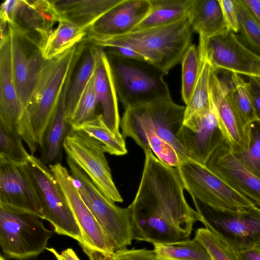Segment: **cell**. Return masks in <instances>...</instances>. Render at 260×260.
<instances>
[{"label":"cell","instance_id":"6da1fadb","mask_svg":"<svg viewBox=\"0 0 260 260\" xmlns=\"http://www.w3.org/2000/svg\"><path fill=\"white\" fill-rule=\"evenodd\" d=\"M135 198L129 205L133 239L152 244L190 238L197 211L187 203L176 168L159 160L150 150Z\"/></svg>","mask_w":260,"mask_h":260},{"label":"cell","instance_id":"7a4b0ae2","mask_svg":"<svg viewBox=\"0 0 260 260\" xmlns=\"http://www.w3.org/2000/svg\"><path fill=\"white\" fill-rule=\"evenodd\" d=\"M84 48L82 45H76L45 61L18 127L31 154L40 147L66 81Z\"/></svg>","mask_w":260,"mask_h":260},{"label":"cell","instance_id":"3957f363","mask_svg":"<svg viewBox=\"0 0 260 260\" xmlns=\"http://www.w3.org/2000/svg\"><path fill=\"white\" fill-rule=\"evenodd\" d=\"M192 30L187 17L174 23L111 38L88 34L86 41L103 48L118 46L128 47L142 55L164 74L181 63L191 44Z\"/></svg>","mask_w":260,"mask_h":260},{"label":"cell","instance_id":"277c9868","mask_svg":"<svg viewBox=\"0 0 260 260\" xmlns=\"http://www.w3.org/2000/svg\"><path fill=\"white\" fill-rule=\"evenodd\" d=\"M185 109L172 98L125 109L120 120L121 135L124 139L132 138L144 151L149 140L160 138L176 148L183 161L189 158L178 139Z\"/></svg>","mask_w":260,"mask_h":260},{"label":"cell","instance_id":"5b68a950","mask_svg":"<svg viewBox=\"0 0 260 260\" xmlns=\"http://www.w3.org/2000/svg\"><path fill=\"white\" fill-rule=\"evenodd\" d=\"M107 54L117 95L125 109L171 98L163 78L165 75L157 67L147 61Z\"/></svg>","mask_w":260,"mask_h":260},{"label":"cell","instance_id":"8992f818","mask_svg":"<svg viewBox=\"0 0 260 260\" xmlns=\"http://www.w3.org/2000/svg\"><path fill=\"white\" fill-rule=\"evenodd\" d=\"M184 189L193 197L219 212L248 215L260 211L257 207L234 190L206 165L190 158L176 168Z\"/></svg>","mask_w":260,"mask_h":260},{"label":"cell","instance_id":"52a82bcc","mask_svg":"<svg viewBox=\"0 0 260 260\" xmlns=\"http://www.w3.org/2000/svg\"><path fill=\"white\" fill-rule=\"evenodd\" d=\"M66 160L81 198L112 244L115 251L131 245L134 239L128 207L123 208L116 206L67 156Z\"/></svg>","mask_w":260,"mask_h":260},{"label":"cell","instance_id":"ba28073f","mask_svg":"<svg viewBox=\"0 0 260 260\" xmlns=\"http://www.w3.org/2000/svg\"><path fill=\"white\" fill-rule=\"evenodd\" d=\"M52 234L38 216L0 206V245L8 258L37 256L47 248Z\"/></svg>","mask_w":260,"mask_h":260},{"label":"cell","instance_id":"9c48e42d","mask_svg":"<svg viewBox=\"0 0 260 260\" xmlns=\"http://www.w3.org/2000/svg\"><path fill=\"white\" fill-rule=\"evenodd\" d=\"M48 167L80 228L83 251L89 260H109L115 252L114 246L81 198L70 173L60 163Z\"/></svg>","mask_w":260,"mask_h":260},{"label":"cell","instance_id":"30bf717a","mask_svg":"<svg viewBox=\"0 0 260 260\" xmlns=\"http://www.w3.org/2000/svg\"><path fill=\"white\" fill-rule=\"evenodd\" d=\"M27 165L42 206L43 219L50 222L56 233L71 237L80 244V228L49 167L31 154Z\"/></svg>","mask_w":260,"mask_h":260},{"label":"cell","instance_id":"8fae6325","mask_svg":"<svg viewBox=\"0 0 260 260\" xmlns=\"http://www.w3.org/2000/svg\"><path fill=\"white\" fill-rule=\"evenodd\" d=\"M63 147L67 156L87 175L106 198L114 203L123 202L112 178L105 155V148L101 142L80 129L71 128Z\"/></svg>","mask_w":260,"mask_h":260},{"label":"cell","instance_id":"7c38bea8","mask_svg":"<svg viewBox=\"0 0 260 260\" xmlns=\"http://www.w3.org/2000/svg\"><path fill=\"white\" fill-rule=\"evenodd\" d=\"M0 17L40 50L60 20L53 1L48 0H7L1 5Z\"/></svg>","mask_w":260,"mask_h":260},{"label":"cell","instance_id":"4fadbf2b","mask_svg":"<svg viewBox=\"0 0 260 260\" xmlns=\"http://www.w3.org/2000/svg\"><path fill=\"white\" fill-rule=\"evenodd\" d=\"M201 60H206L215 71H226L248 77L260 76V56L226 30L220 34L199 39Z\"/></svg>","mask_w":260,"mask_h":260},{"label":"cell","instance_id":"5bb4252c","mask_svg":"<svg viewBox=\"0 0 260 260\" xmlns=\"http://www.w3.org/2000/svg\"><path fill=\"white\" fill-rule=\"evenodd\" d=\"M230 77L221 78L213 68L210 81V98L225 142L236 154L245 151L250 142V126L244 122L232 97Z\"/></svg>","mask_w":260,"mask_h":260},{"label":"cell","instance_id":"9a60e30c","mask_svg":"<svg viewBox=\"0 0 260 260\" xmlns=\"http://www.w3.org/2000/svg\"><path fill=\"white\" fill-rule=\"evenodd\" d=\"M0 206L43 219L42 206L27 162L0 159Z\"/></svg>","mask_w":260,"mask_h":260},{"label":"cell","instance_id":"2e32d148","mask_svg":"<svg viewBox=\"0 0 260 260\" xmlns=\"http://www.w3.org/2000/svg\"><path fill=\"white\" fill-rule=\"evenodd\" d=\"M200 220L215 235L239 244L260 241V211L248 215H231L216 211L192 197Z\"/></svg>","mask_w":260,"mask_h":260},{"label":"cell","instance_id":"e0dca14e","mask_svg":"<svg viewBox=\"0 0 260 260\" xmlns=\"http://www.w3.org/2000/svg\"><path fill=\"white\" fill-rule=\"evenodd\" d=\"M178 139L189 158L206 166L211 155L225 141L212 104L208 112L183 123Z\"/></svg>","mask_w":260,"mask_h":260},{"label":"cell","instance_id":"ac0fdd59","mask_svg":"<svg viewBox=\"0 0 260 260\" xmlns=\"http://www.w3.org/2000/svg\"><path fill=\"white\" fill-rule=\"evenodd\" d=\"M9 26L13 79L19 98L25 109L45 59L38 47Z\"/></svg>","mask_w":260,"mask_h":260},{"label":"cell","instance_id":"d6986e66","mask_svg":"<svg viewBox=\"0 0 260 260\" xmlns=\"http://www.w3.org/2000/svg\"><path fill=\"white\" fill-rule=\"evenodd\" d=\"M206 166L260 208V179L241 163L225 141L211 155Z\"/></svg>","mask_w":260,"mask_h":260},{"label":"cell","instance_id":"ffe728a7","mask_svg":"<svg viewBox=\"0 0 260 260\" xmlns=\"http://www.w3.org/2000/svg\"><path fill=\"white\" fill-rule=\"evenodd\" d=\"M150 8V0H121L100 18L88 33L101 38L131 33L145 18Z\"/></svg>","mask_w":260,"mask_h":260},{"label":"cell","instance_id":"44dd1931","mask_svg":"<svg viewBox=\"0 0 260 260\" xmlns=\"http://www.w3.org/2000/svg\"><path fill=\"white\" fill-rule=\"evenodd\" d=\"M25 110L18 95L13 79L9 29L7 34L1 36L0 122L18 131Z\"/></svg>","mask_w":260,"mask_h":260},{"label":"cell","instance_id":"7402d4cb","mask_svg":"<svg viewBox=\"0 0 260 260\" xmlns=\"http://www.w3.org/2000/svg\"><path fill=\"white\" fill-rule=\"evenodd\" d=\"M94 88L105 124L114 134L121 136L118 95L109 60L103 49L94 72Z\"/></svg>","mask_w":260,"mask_h":260},{"label":"cell","instance_id":"603a6c76","mask_svg":"<svg viewBox=\"0 0 260 260\" xmlns=\"http://www.w3.org/2000/svg\"><path fill=\"white\" fill-rule=\"evenodd\" d=\"M73 72L66 81L40 146L41 154L39 158L47 166L61 164L63 142L71 128L67 117L66 94Z\"/></svg>","mask_w":260,"mask_h":260},{"label":"cell","instance_id":"cb8c5ba5","mask_svg":"<svg viewBox=\"0 0 260 260\" xmlns=\"http://www.w3.org/2000/svg\"><path fill=\"white\" fill-rule=\"evenodd\" d=\"M121 0H54L60 20H64L87 30ZM59 20V21H60Z\"/></svg>","mask_w":260,"mask_h":260},{"label":"cell","instance_id":"d4e9b609","mask_svg":"<svg viewBox=\"0 0 260 260\" xmlns=\"http://www.w3.org/2000/svg\"><path fill=\"white\" fill-rule=\"evenodd\" d=\"M187 19L192 31L199 35V39L228 30L218 0H192Z\"/></svg>","mask_w":260,"mask_h":260},{"label":"cell","instance_id":"484cf974","mask_svg":"<svg viewBox=\"0 0 260 260\" xmlns=\"http://www.w3.org/2000/svg\"><path fill=\"white\" fill-rule=\"evenodd\" d=\"M150 3L148 13L133 31L167 25L187 17L192 0H150Z\"/></svg>","mask_w":260,"mask_h":260},{"label":"cell","instance_id":"4316f807","mask_svg":"<svg viewBox=\"0 0 260 260\" xmlns=\"http://www.w3.org/2000/svg\"><path fill=\"white\" fill-rule=\"evenodd\" d=\"M103 49L96 46H91L84 56L73 79L71 80L66 94L67 117L69 123L85 88L94 73Z\"/></svg>","mask_w":260,"mask_h":260},{"label":"cell","instance_id":"83f0119b","mask_svg":"<svg viewBox=\"0 0 260 260\" xmlns=\"http://www.w3.org/2000/svg\"><path fill=\"white\" fill-rule=\"evenodd\" d=\"M51 32L41 51L45 60L51 59L83 41L88 31L64 20Z\"/></svg>","mask_w":260,"mask_h":260},{"label":"cell","instance_id":"f1b7e54d","mask_svg":"<svg viewBox=\"0 0 260 260\" xmlns=\"http://www.w3.org/2000/svg\"><path fill=\"white\" fill-rule=\"evenodd\" d=\"M201 61L198 79L190 99L185 106L183 123L194 117L208 112L212 108L209 81L212 68L207 61Z\"/></svg>","mask_w":260,"mask_h":260},{"label":"cell","instance_id":"f546056e","mask_svg":"<svg viewBox=\"0 0 260 260\" xmlns=\"http://www.w3.org/2000/svg\"><path fill=\"white\" fill-rule=\"evenodd\" d=\"M152 245L157 258L169 260H212L205 248L194 238Z\"/></svg>","mask_w":260,"mask_h":260},{"label":"cell","instance_id":"4dcf8cb0","mask_svg":"<svg viewBox=\"0 0 260 260\" xmlns=\"http://www.w3.org/2000/svg\"><path fill=\"white\" fill-rule=\"evenodd\" d=\"M79 129L101 142L104 145L106 153L121 156L127 152L124 138L122 135L114 134L106 126L101 113L86 122Z\"/></svg>","mask_w":260,"mask_h":260},{"label":"cell","instance_id":"1f68e13d","mask_svg":"<svg viewBox=\"0 0 260 260\" xmlns=\"http://www.w3.org/2000/svg\"><path fill=\"white\" fill-rule=\"evenodd\" d=\"M238 17L239 40L260 56V25L252 17L242 0H235Z\"/></svg>","mask_w":260,"mask_h":260},{"label":"cell","instance_id":"d6a6232c","mask_svg":"<svg viewBox=\"0 0 260 260\" xmlns=\"http://www.w3.org/2000/svg\"><path fill=\"white\" fill-rule=\"evenodd\" d=\"M16 129L0 122V159L17 163L26 162L30 154Z\"/></svg>","mask_w":260,"mask_h":260},{"label":"cell","instance_id":"836d02e7","mask_svg":"<svg viewBox=\"0 0 260 260\" xmlns=\"http://www.w3.org/2000/svg\"><path fill=\"white\" fill-rule=\"evenodd\" d=\"M181 95L184 103L186 105L191 96L198 79L201 59L198 48L191 44L185 52L182 60Z\"/></svg>","mask_w":260,"mask_h":260},{"label":"cell","instance_id":"e575fe53","mask_svg":"<svg viewBox=\"0 0 260 260\" xmlns=\"http://www.w3.org/2000/svg\"><path fill=\"white\" fill-rule=\"evenodd\" d=\"M99 106L94 88V73L80 98L73 117L69 122L71 128L79 129L84 123L93 118L98 114H96V111Z\"/></svg>","mask_w":260,"mask_h":260},{"label":"cell","instance_id":"d590c367","mask_svg":"<svg viewBox=\"0 0 260 260\" xmlns=\"http://www.w3.org/2000/svg\"><path fill=\"white\" fill-rule=\"evenodd\" d=\"M231 78L233 83V100L244 122L250 126V124L257 119L247 82L235 73H231Z\"/></svg>","mask_w":260,"mask_h":260},{"label":"cell","instance_id":"8d00e7d4","mask_svg":"<svg viewBox=\"0 0 260 260\" xmlns=\"http://www.w3.org/2000/svg\"><path fill=\"white\" fill-rule=\"evenodd\" d=\"M194 238L205 248L212 260H238L233 248L206 228L197 229Z\"/></svg>","mask_w":260,"mask_h":260},{"label":"cell","instance_id":"74e56055","mask_svg":"<svg viewBox=\"0 0 260 260\" xmlns=\"http://www.w3.org/2000/svg\"><path fill=\"white\" fill-rule=\"evenodd\" d=\"M234 154L249 172L260 179V121L256 120L250 125L248 148L242 152Z\"/></svg>","mask_w":260,"mask_h":260},{"label":"cell","instance_id":"f35d334b","mask_svg":"<svg viewBox=\"0 0 260 260\" xmlns=\"http://www.w3.org/2000/svg\"><path fill=\"white\" fill-rule=\"evenodd\" d=\"M216 236L233 248L238 260H260V248L252 244L236 243L222 236Z\"/></svg>","mask_w":260,"mask_h":260},{"label":"cell","instance_id":"ab89813d","mask_svg":"<svg viewBox=\"0 0 260 260\" xmlns=\"http://www.w3.org/2000/svg\"><path fill=\"white\" fill-rule=\"evenodd\" d=\"M155 258L153 250L125 248L115 251L109 260H154Z\"/></svg>","mask_w":260,"mask_h":260},{"label":"cell","instance_id":"60d3db41","mask_svg":"<svg viewBox=\"0 0 260 260\" xmlns=\"http://www.w3.org/2000/svg\"><path fill=\"white\" fill-rule=\"evenodd\" d=\"M228 29L238 34L239 23L235 0H218Z\"/></svg>","mask_w":260,"mask_h":260},{"label":"cell","instance_id":"b9f144b4","mask_svg":"<svg viewBox=\"0 0 260 260\" xmlns=\"http://www.w3.org/2000/svg\"><path fill=\"white\" fill-rule=\"evenodd\" d=\"M247 85L251 98L256 118L260 121V76L248 77Z\"/></svg>","mask_w":260,"mask_h":260},{"label":"cell","instance_id":"7bdbcfd3","mask_svg":"<svg viewBox=\"0 0 260 260\" xmlns=\"http://www.w3.org/2000/svg\"><path fill=\"white\" fill-rule=\"evenodd\" d=\"M108 52L107 53L119 57L141 60H145L144 58L134 50L126 47L115 46L107 48Z\"/></svg>","mask_w":260,"mask_h":260},{"label":"cell","instance_id":"ee69618b","mask_svg":"<svg viewBox=\"0 0 260 260\" xmlns=\"http://www.w3.org/2000/svg\"><path fill=\"white\" fill-rule=\"evenodd\" d=\"M254 20L260 25V0H242Z\"/></svg>","mask_w":260,"mask_h":260},{"label":"cell","instance_id":"f6af8a7d","mask_svg":"<svg viewBox=\"0 0 260 260\" xmlns=\"http://www.w3.org/2000/svg\"><path fill=\"white\" fill-rule=\"evenodd\" d=\"M52 253L57 260H80L72 248H67L59 254L53 248H46Z\"/></svg>","mask_w":260,"mask_h":260},{"label":"cell","instance_id":"bcb514c9","mask_svg":"<svg viewBox=\"0 0 260 260\" xmlns=\"http://www.w3.org/2000/svg\"><path fill=\"white\" fill-rule=\"evenodd\" d=\"M252 245H255V246H257V247H258V248H260V241L256 242V243H254Z\"/></svg>","mask_w":260,"mask_h":260},{"label":"cell","instance_id":"7dc6e473","mask_svg":"<svg viewBox=\"0 0 260 260\" xmlns=\"http://www.w3.org/2000/svg\"><path fill=\"white\" fill-rule=\"evenodd\" d=\"M154 260H169V259H165L159 258L156 257V258H155V259Z\"/></svg>","mask_w":260,"mask_h":260},{"label":"cell","instance_id":"c3c4849f","mask_svg":"<svg viewBox=\"0 0 260 260\" xmlns=\"http://www.w3.org/2000/svg\"><path fill=\"white\" fill-rule=\"evenodd\" d=\"M0 260H6L4 257H3L2 255H1L0 256Z\"/></svg>","mask_w":260,"mask_h":260}]
</instances>
